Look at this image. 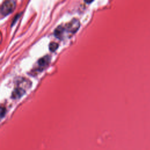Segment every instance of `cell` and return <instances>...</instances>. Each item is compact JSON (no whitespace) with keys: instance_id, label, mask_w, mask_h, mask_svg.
<instances>
[{"instance_id":"5","label":"cell","mask_w":150,"mask_h":150,"mask_svg":"<svg viewBox=\"0 0 150 150\" xmlns=\"http://www.w3.org/2000/svg\"><path fill=\"white\" fill-rule=\"evenodd\" d=\"M58 46H59L58 43H57L54 42H52L50 43L49 46V50L51 52H54L57 49Z\"/></svg>"},{"instance_id":"1","label":"cell","mask_w":150,"mask_h":150,"mask_svg":"<svg viewBox=\"0 0 150 150\" xmlns=\"http://www.w3.org/2000/svg\"><path fill=\"white\" fill-rule=\"evenodd\" d=\"M31 84V81L25 78H21L17 80L12 93V98L18 99L22 97L30 87Z\"/></svg>"},{"instance_id":"4","label":"cell","mask_w":150,"mask_h":150,"mask_svg":"<svg viewBox=\"0 0 150 150\" xmlns=\"http://www.w3.org/2000/svg\"><path fill=\"white\" fill-rule=\"evenodd\" d=\"M50 57L49 55H46L41 57L40 59H39L38 62L39 69L42 70L44 68H45L46 66H47V65L50 63Z\"/></svg>"},{"instance_id":"2","label":"cell","mask_w":150,"mask_h":150,"mask_svg":"<svg viewBox=\"0 0 150 150\" xmlns=\"http://www.w3.org/2000/svg\"><path fill=\"white\" fill-rule=\"evenodd\" d=\"M80 21L77 18H73L70 22L63 25L64 38L66 36H71L74 34L80 28Z\"/></svg>"},{"instance_id":"3","label":"cell","mask_w":150,"mask_h":150,"mask_svg":"<svg viewBox=\"0 0 150 150\" xmlns=\"http://www.w3.org/2000/svg\"><path fill=\"white\" fill-rule=\"evenodd\" d=\"M16 7V1L8 0L4 1L1 6V14L6 16L13 11Z\"/></svg>"}]
</instances>
